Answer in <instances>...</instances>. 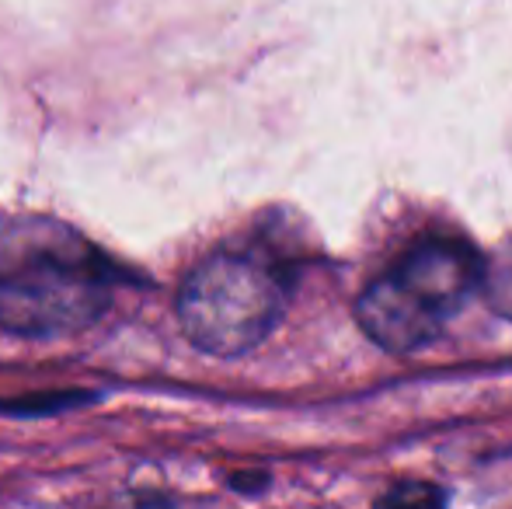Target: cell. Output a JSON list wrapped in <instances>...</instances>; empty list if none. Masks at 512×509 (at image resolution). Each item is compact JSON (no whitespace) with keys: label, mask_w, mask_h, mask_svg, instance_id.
<instances>
[{"label":"cell","mask_w":512,"mask_h":509,"mask_svg":"<svg viewBox=\"0 0 512 509\" xmlns=\"http://www.w3.org/2000/svg\"><path fill=\"white\" fill-rule=\"evenodd\" d=\"M485 258L464 241L425 238L411 245L356 300V321L387 353H418L443 335L446 321L481 293Z\"/></svg>","instance_id":"cell-2"},{"label":"cell","mask_w":512,"mask_h":509,"mask_svg":"<svg viewBox=\"0 0 512 509\" xmlns=\"http://www.w3.org/2000/svg\"><path fill=\"white\" fill-rule=\"evenodd\" d=\"M105 509H175L168 496H161V492H122L119 499H112V503H105Z\"/></svg>","instance_id":"cell-6"},{"label":"cell","mask_w":512,"mask_h":509,"mask_svg":"<svg viewBox=\"0 0 512 509\" xmlns=\"http://www.w3.org/2000/svg\"><path fill=\"white\" fill-rule=\"evenodd\" d=\"M380 509H446V492L429 482H401L380 499Z\"/></svg>","instance_id":"cell-5"},{"label":"cell","mask_w":512,"mask_h":509,"mask_svg":"<svg viewBox=\"0 0 512 509\" xmlns=\"http://www.w3.org/2000/svg\"><path fill=\"white\" fill-rule=\"evenodd\" d=\"M286 311V276L272 258L223 248L192 265L175 297L182 335L206 356L234 360L258 349Z\"/></svg>","instance_id":"cell-3"},{"label":"cell","mask_w":512,"mask_h":509,"mask_svg":"<svg viewBox=\"0 0 512 509\" xmlns=\"http://www.w3.org/2000/svg\"><path fill=\"white\" fill-rule=\"evenodd\" d=\"M129 279L88 234L49 213L0 217V332L63 339L105 318Z\"/></svg>","instance_id":"cell-1"},{"label":"cell","mask_w":512,"mask_h":509,"mask_svg":"<svg viewBox=\"0 0 512 509\" xmlns=\"http://www.w3.org/2000/svg\"><path fill=\"white\" fill-rule=\"evenodd\" d=\"M481 297L499 318L512 321V238L485 258L481 272Z\"/></svg>","instance_id":"cell-4"}]
</instances>
